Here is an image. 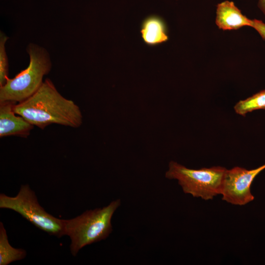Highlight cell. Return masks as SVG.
Wrapping results in <instances>:
<instances>
[{"instance_id":"7c38bea8","label":"cell","mask_w":265,"mask_h":265,"mask_svg":"<svg viewBox=\"0 0 265 265\" xmlns=\"http://www.w3.org/2000/svg\"><path fill=\"white\" fill-rule=\"evenodd\" d=\"M8 37L0 32V86L3 85L8 77V61L5 44Z\"/></svg>"},{"instance_id":"52a82bcc","label":"cell","mask_w":265,"mask_h":265,"mask_svg":"<svg viewBox=\"0 0 265 265\" xmlns=\"http://www.w3.org/2000/svg\"><path fill=\"white\" fill-rule=\"evenodd\" d=\"M13 102H0V137L17 136L26 138L34 128L22 116L16 114Z\"/></svg>"},{"instance_id":"4fadbf2b","label":"cell","mask_w":265,"mask_h":265,"mask_svg":"<svg viewBox=\"0 0 265 265\" xmlns=\"http://www.w3.org/2000/svg\"><path fill=\"white\" fill-rule=\"evenodd\" d=\"M251 27L254 28L265 41V23L261 20L253 19Z\"/></svg>"},{"instance_id":"8992f818","label":"cell","mask_w":265,"mask_h":265,"mask_svg":"<svg viewBox=\"0 0 265 265\" xmlns=\"http://www.w3.org/2000/svg\"><path fill=\"white\" fill-rule=\"evenodd\" d=\"M265 169V164L251 170L238 166L227 169L220 193L222 199L238 206H243L252 201L254 197L251 191L252 183Z\"/></svg>"},{"instance_id":"30bf717a","label":"cell","mask_w":265,"mask_h":265,"mask_svg":"<svg viewBox=\"0 0 265 265\" xmlns=\"http://www.w3.org/2000/svg\"><path fill=\"white\" fill-rule=\"evenodd\" d=\"M26 255V251L15 248L9 242L7 233L3 223L0 222V265H7L13 262L21 260Z\"/></svg>"},{"instance_id":"277c9868","label":"cell","mask_w":265,"mask_h":265,"mask_svg":"<svg viewBox=\"0 0 265 265\" xmlns=\"http://www.w3.org/2000/svg\"><path fill=\"white\" fill-rule=\"evenodd\" d=\"M226 170L219 166L190 169L171 161L165 177L169 179L177 180L185 193L209 200L220 194Z\"/></svg>"},{"instance_id":"8fae6325","label":"cell","mask_w":265,"mask_h":265,"mask_svg":"<svg viewBox=\"0 0 265 265\" xmlns=\"http://www.w3.org/2000/svg\"><path fill=\"white\" fill-rule=\"evenodd\" d=\"M234 108L236 113L242 116L255 110L265 109V89L238 101Z\"/></svg>"},{"instance_id":"6da1fadb","label":"cell","mask_w":265,"mask_h":265,"mask_svg":"<svg viewBox=\"0 0 265 265\" xmlns=\"http://www.w3.org/2000/svg\"><path fill=\"white\" fill-rule=\"evenodd\" d=\"M16 114L41 129L51 124L80 127L82 115L79 106L63 97L50 79L31 96L15 105Z\"/></svg>"},{"instance_id":"7a4b0ae2","label":"cell","mask_w":265,"mask_h":265,"mask_svg":"<svg viewBox=\"0 0 265 265\" xmlns=\"http://www.w3.org/2000/svg\"><path fill=\"white\" fill-rule=\"evenodd\" d=\"M121 204L114 200L102 208L87 210L70 219H64L65 235L71 239L72 255L75 256L83 247L105 239L112 231L111 218Z\"/></svg>"},{"instance_id":"9c48e42d","label":"cell","mask_w":265,"mask_h":265,"mask_svg":"<svg viewBox=\"0 0 265 265\" xmlns=\"http://www.w3.org/2000/svg\"><path fill=\"white\" fill-rule=\"evenodd\" d=\"M140 32L144 42L150 46L160 44L168 39L164 22L156 15L150 16L144 20Z\"/></svg>"},{"instance_id":"ba28073f","label":"cell","mask_w":265,"mask_h":265,"mask_svg":"<svg viewBox=\"0 0 265 265\" xmlns=\"http://www.w3.org/2000/svg\"><path fill=\"white\" fill-rule=\"evenodd\" d=\"M215 24L223 30H237L252 26V20L244 15L233 1L226 0L217 5Z\"/></svg>"},{"instance_id":"5bb4252c","label":"cell","mask_w":265,"mask_h":265,"mask_svg":"<svg viewBox=\"0 0 265 265\" xmlns=\"http://www.w3.org/2000/svg\"><path fill=\"white\" fill-rule=\"evenodd\" d=\"M258 6L261 11L265 15V0H259Z\"/></svg>"},{"instance_id":"5b68a950","label":"cell","mask_w":265,"mask_h":265,"mask_svg":"<svg viewBox=\"0 0 265 265\" xmlns=\"http://www.w3.org/2000/svg\"><path fill=\"white\" fill-rule=\"evenodd\" d=\"M0 208L19 213L37 228L50 235L60 238L65 235L64 219L47 212L38 203L35 192L28 185H23L15 196L0 194Z\"/></svg>"},{"instance_id":"3957f363","label":"cell","mask_w":265,"mask_h":265,"mask_svg":"<svg viewBox=\"0 0 265 265\" xmlns=\"http://www.w3.org/2000/svg\"><path fill=\"white\" fill-rule=\"evenodd\" d=\"M29 63L26 68L0 86V102H22L33 95L42 86L43 77L52 68L49 53L43 47L30 43L26 48Z\"/></svg>"}]
</instances>
